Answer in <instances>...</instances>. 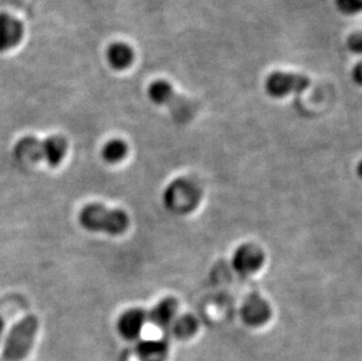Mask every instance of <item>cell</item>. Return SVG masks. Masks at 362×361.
Returning a JSON list of instances; mask_svg holds the SVG:
<instances>
[{"mask_svg":"<svg viewBox=\"0 0 362 361\" xmlns=\"http://www.w3.org/2000/svg\"><path fill=\"white\" fill-rule=\"evenodd\" d=\"M79 222L89 231L117 236L128 229L129 217L121 209H110L99 203H90L80 212Z\"/></svg>","mask_w":362,"mask_h":361,"instance_id":"obj_2","label":"cell"},{"mask_svg":"<svg viewBox=\"0 0 362 361\" xmlns=\"http://www.w3.org/2000/svg\"><path fill=\"white\" fill-rule=\"evenodd\" d=\"M107 58L114 69L119 71L128 69L134 62L133 48L124 42H115L108 48Z\"/></svg>","mask_w":362,"mask_h":361,"instance_id":"obj_12","label":"cell"},{"mask_svg":"<svg viewBox=\"0 0 362 361\" xmlns=\"http://www.w3.org/2000/svg\"><path fill=\"white\" fill-rule=\"evenodd\" d=\"M24 35L21 21L6 13L0 14V51L16 47Z\"/></svg>","mask_w":362,"mask_h":361,"instance_id":"obj_9","label":"cell"},{"mask_svg":"<svg viewBox=\"0 0 362 361\" xmlns=\"http://www.w3.org/2000/svg\"><path fill=\"white\" fill-rule=\"evenodd\" d=\"M4 327H5V324H4L3 318L0 317V339H1V336H3Z\"/></svg>","mask_w":362,"mask_h":361,"instance_id":"obj_20","label":"cell"},{"mask_svg":"<svg viewBox=\"0 0 362 361\" xmlns=\"http://www.w3.org/2000/svg\"><path fill=\"white\" fill-rule=\"evenodd\" d=\"M177 302L174 298H164L148 314V319L158 327H168L174 323L177 314Z\"/></svg>","mask_w":362,"mask_h":361,"instance_id":"obj_11","label":"cell"},{"mask_svg":"<svg viewBox=\"0 0 362 361\" xmlns=\"http://www.w3.org/2000/svg\"><path fill=\"white\" fill-rule=\"evenodd\" d=\"M128 154V146L126 142L119 139H114L107 142L103 147V156L110 164H117L122 161Z\"/></svg>","mask_w":362,"mask_h":361,"instance_id":"obj_14","label":"cell"},{"mask_svg":"<svg viewBox=\"0 0 362 361\" xmlns=\"http://www.w3.org/2000/svg\"><path fill=\"white\" fill-rule=\"evenodd\" d=\"M167 351V344L163 340L148 339L140 341L136 346V355L141 361H163Z\"/></svg>","mask_w":362,"mask_h":361,"instance_id":"obj_13","label":"cell"},{"mask_svg":"<svg viewBox=\"0 0 362 361\" xmlns=\"http://www.w3.org/2000/svg\"><path fill=\"white\" fill-rule=\"evenodd\" d=\"M347 47L352 53L362 55V32H356L349 35Z\"/></svg>","mask_w":362,"mask_h":361,"instance_id":"obj_17","label":"cell"},{"mask_svg":"<svg viewBox=\"0 0 362 361\" xmlns=\"http://www.w3.org/2000/svg\"><path fill=\"white\" fill-rule=\"evenodd\" d=\"M202 193L192 180L181 178L171 182L163 194V202L169 212L185 215L194 212L201 202Z\"/></svg>","mask_w":362,"mask_h":361,"instance_id":"obj_5","label":"cell"},{"mask_svg":"<svg viewBox=\"0 0 362 361\" xmlns=\"http://www.w3.org/2000/svg\"><path fill=\"white\" fill-rule=\"evenodd\" d=\"M353 80L356 82V85L361 86L362 87V62H358L352 72Z\"/></svg>","mask_w":362,"mask_h":361,"instance_id":"obj_18","label":"cell"},{"mask_svg":"<svg viewBox=\"0 0 362 361\" xmlns=\"http://www.w3.org/2000/svg\"><path fill=\"white\" fill-rule=\"evenodd\" d=\"M311 81L308 76L298 73L277 72L271 73L265 81V91L269 96L276 99L296 93L304 92L308 88Z\"/></svg>","mask_w":362,"mask_h":361,"instance_id":"obj_6","label":"cell"},{"mask_svg":"<svg viewBox=\"0 0 362 361\" xmlns=\"http://www.w3.org/2000/svg\"><path fill=\"white\" fill-rule=\"evenodd\" d=\"M197 328L195 318L192 316H182L174 321V333L180 338H187L192 336Z\"/></svg>","mask_w":362,"mask_h":361,"instance_id":"obj_15","label":"cell"},{"mask_svg":"<svg viewBox=\"0 0 362 361\" xmlns=\"http://www.w3.org/2000/svg\"><path fill=\"white\" fill-rule=\"evenodd\" d=\"M335 6L342 14L353 16L362 11V0H335Z\"/></svg>","mask_w":362,"mask_h":361,"instance_id":"obj_16","label":"cell"},{"mask_svg":"<svg viewBox=\"0 0 362 361\" xmlns=\"http://www.w3.org/2000/svg\"><path fill=\"white\" fill-rule=\"evenodd\" d=\"M148 319V314L141 309H132L124 312L119 318L117 328L122 337L126 339H136L144 330Z\"/></svg>","mask_w":362,"mask_h":361,"instance_id":"obj_10","label":"cell"},{"mask_svg":"<svg viewBox=\"0 0 362 361\" xmlns=\"http://www.w3.org/2000/svg\"><path fill=\"white\" fill-rule=\"evenodd\" d=\"M356 174H358V176L362 180V160L360 161L358 166H356Z\"/></svg>","mask_w":362,"mask_h":361,"instance_id":"obj_19","label":"cell"},{"mask_svg":"<svg viewBox=\"0 0 362 361\" xmlns=\"http://www.w3.org/2000/svg\"><path fill=\"white\" fill-rule=\"evenodd\" d=\"M148 94L153 103L167 107L177 122H189L195 116L196 107L192 101L178 94L168 81L158 80L149 86Z\"/></svg>","mask_w":362,"mask_h":361,"instance_id":"obj_3","label":"cell"},{"mask_svg":"<svg viewBox=\"0 0 362 361\" xmlns=\"http://www.w3.org/2000/svg\"><path fill=\"white\" fill-rule=\"evenodd\" d=\"M69 144L60 135L49 137L45 140L26 137L18 141L14 147L16 156L28 162H46L51 167H57L65 159Z\"/></svg>","mask_w":362,"mask_h":361,"instance_id":"obj_1","label":"cell"},{"mask_svg":"<svg viewBox=\"0 0 362 361\" xmlns=\"http://www.w3.org/2000/svg\"><path fill=\"white\" fill-rule=\"evenodd\" d=\"M39 321L35 316H28L18 321L8 332L4 344V358L8 361H21L31 351L38 332Z\"/></svg>","mask_w":362,"mask_h":361,"instance_id":"obj_4","label":"cell"},{"mask_svg":"<svg viewBox=\"0 0 362 361\" xmlns=\"http://www.w3.org/2000/svg\"><path fill=\"white\" fill-rule=\"evenodd\" d=\"M265 256L263 250L255 244H243L233 255V268L240 276H251L263 266Z\"/></svg>","mask_w":362,"mask_h":361,"instance_id":"obj_7","label":"cell"},{"mask_svg":"<svg viewBox=\"0 0 362 361\" xmlns=\"http://www.w3.org/2000/svg\"><path fill=\"white\" fill-rule=\"evenodd\" d=\"M240 316L245 324L250 326H259L270 319V305L259 294L252 293L242 304Z\"/></svg>","mask_w":362,"mask_h":361,"instance_id":"obj_8","label":"cell"}]
</instances>
